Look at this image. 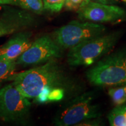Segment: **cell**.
<instances>
[{
  "mask_svg": "<svg viewBox=\"0 0 126 126\" xmlns=\"http://www.w3.org/2000/svg\"><path fill=\"white\" fill-rule=\"evenodd\" d=\"M56 59L25 71L14 72L7 81L12 82L28 99L35 98L45 88H60L65 90L71 86V81Z\"/></svg>",
  "mask_w": 126,
  "mask_h": 126,
  "instance_id": "cell-1",
  "label": "cell"
},
{
  "mask_svg": "<svg viewBox=\"0 0 126 126\" xmlns=\"http://www.w3.org/2000/svg\"><path fill=\"white\" fill-rule=\"evenodd\" d=\"M89 82L99 86L126 85V47L97 61L86 72Z\"/></svg>",
  "mask_w": 126,
  "mask_h": 126,
  "instance_id": "cell-2",
  "label": "cell"
},
{
  "mask_svg": "<svg viewBox=\"0 0 126 126\" xmlns=\"http://www.w3.org/2000/svg\"><path fill=\"white\" fill-rule=\"evenodd\" d=\"M121 35L120 32H115L83 41L70 48L67 54L68 64L73 67L92 65L112 49Z\"/></svg>",
  "mask_w": 126,
  "mask_h": 126,
  "instance_id": "cell-3",
  "label": "cell"
},
{
  "mask_svg": "<svg viewBox=\"0 0 126 126\" xmlns=\"http://www.w3.org/2000/svg\"><path fill=\"white\" fill-rule=\"evenodd\" d=\"M93 92H86L72 99L58 113L54 124L59 126L78 125L87 120L100 117L101 111L94 102Z\"/></svg>",
  "mask_w": 126,
  "mask_h": 126,
  "instance_id": "cell-4",
  "label": "cell"
},
{
  "mask_svg": "<svg viewBox=\"0 0 126 126\" xmlns=\"http://www.w3.org/2000/svg\"><path fill=\"white\" fill-rule=\"evenodd\" d=\"M105 31L103 25L72 20L55 31L54 41L61 48H71L83 41L101 35Z\"/></svg>",
  "mask_w": 126,
  "mask_h": 126,
  "instance_id": "cell-5",
  "label": "cell"
},
{
  "mask_svg": "<svg viewBox=\"0 0 126 126\" xmlns=\"http://www.w3.org/2000/svg\"><path fill=\"white\" fill-rule=\"evenodd\" d=\"M31 103L13 83L0 89V118L7 122H24Z\"/></svg>",
  "mask_w": 126,
  "mask_h": 126,
  "instance_id": "cell-6",
  "label": "cell"
},
{
  "mask_svg": "<svg viewBox=\"0 0 126 126\" xmlns=\"http://www.w3.org/2000/svg\"><path fill=\"white\" fill-rule=\"evenodd\" d=\"M82 20L92 22L117 23L126 18V11L115 5L103 4L87 0L77 11Z\"/></svg>",
  "mask_w": 126,
  "mask_h": 126,
  "instance_id": "cell-7",
  "label": "cell"
},
{
  "mask_svg": "<svg viewBox=\"0 0 126 126\" xmlns=\"http://www.w3.org/2000/svg\"><path fill=\"white\" fill-rule=\"evenodd\" d=\"M60 47L50 36L37 39L16 60V64L28 65L47 62L61 56Z\"/></svg>",
  "mask_w": 126,
  "mask_h": 126,
  "instance_id": "cell-8",
  "label": "cell"
},
{
  "mask_svg": "<svg viewBox=\"0 0 126 126\" xmlns=\"http://www.w3.org/2000/svg\"><path fill=\"white\" fill-rule=\"evenodd\" d=\"M31 37L32 34L29 32H21L15 34L0 48V60H16L31 46L33 43Z\"/></svg>",
  "mask_w": 126,
  "mask_h": 126,
  "instance_id": "cell-9",
  "label": "cell"
},
{
  "mask_svg": "<svg viewBox=\"0 0 126 126\" xmlns=\"http://www.w3.org/2000/svg\"><path fill=\"white\" fill-rule=\"evenodd\" d=\"M108 120L111 126H126V105L113 109L108 115Z\"/></svg>",
  "mask_w": 126,
  "mask_h": 126,
  "instance_id": "cell-10",
  "label": "cell"
},
{
  "mask_svg": "<svg viewBox=\"0 0 126 126\" xmlns=\"http://www.w3.org/2000/svg\"><path fill=\"white\" fill-rule=\"evenodd\" d=\"M16 60H0V86L14 73L16 65Z\"/></svg>",
  "mask_w": 126,
  "mask_h": 126,
  "instance_id": "cell-11",
  "label": "cell"
},
{
  "mask_svg": "<svg viewBox=\"0 0 126 126\" xmlns=\"http://www.w3.org/2000/svg\"><path fill=\"white\" fill-rule=\"evenodd\" d=\"M26 21H29V19H23L17 22L0 21V37L8 35L15 32L20 26H24Z\"/></svg>",
  "mask_w": 126,
  "mask_h": 126,
  "instance_id": "cell-12",
  "label": "cell"
},
{
  "mask_svg": "<svg viewBox=\"0 0 126 126\" xmlns=\"http://www.w3.org/2000/svg\"><path fill=\"white\" fill-rule=\"evenodd\" d=\"M108 94L116 106L123 105L126 102V85L109 88Z\"/></svg>",
  "mask_w": 126,
  "mask_h": 126,
  "instance_id": "cell-13",
  "label": "cell"
},
{
  "mask_svg": "<svg viewBox=\"0 0 126 126\" xmlns=\"http://www.w3.org/2000/svg\"><path fill=\"white\" fill-rule=\"evenodd\" d=\"M18 7L37 14L42 13L45 9L42 0H19Z\"/></svg>",
  "mask_w": 126,
  "mask_h": 126,
  "instance_id": "cell-14",
  "label": "cell"
},
{
  "mask_svg": "<svg viewBox=\"0 0 126 126\" xmlns=\"http://www.w3.org/2000/svg\"><path fill=\"white\" fill-rule=\"evenodd\" d=\"M44 9L51 12H59L64 7L65 0H42Z\"/></svg>",
  "mask_w": 126,
  "mask_h": 126,
  "instance_id": "cell-15",
  "label": "cell"
},
{
  "mask_svg": "<svg viewBox=\"0 0 126 126\" xmlns=\"http://www.w3.org/2000/svg\"><path fill=\"white\" fill-rule=\"evenodd\" d=\"M65 91L63 88H53L50 90L48 95V101H59L64 96Z\"/></svg>",
  "mask_w": 126,
  "mask_h": 126,
  "instance_id": "cell-16",
  "label": "cell"
},
{
  "mask_svg": "<svg viewBox=\"0 0 126 126\" xmlns=\"http://www.w3.org/2000/svg\"><path fill=\"white\" fill-rule=\"evenodd\" d=\"M87 0H65L64 7L66 10L77 11Z\"/></svg>",
  "mask_w": 126,
  "mask_h": 126,
  "instance_id": "cell-17",
  "label": "cell"
},
{
  "mask_svg": "<svg viewBox=\"0 0 126 126\" xmlns=\"http://www.w3.org/2000/svg\"><path fill=\"white\" fill-rule=\"evenodd\" d=\"M19 0H0V4L19 6Z\"/></svg>",
  "mask_w": 126,
  "mask_h": 126,
  "instance_id": "cell-18",
  "label": "cell"
},
{
  "mask_svg": "<svg viewBox=\"0 0 126 126\" xmlns=\"http://www.w3.org/2000/svg\"><path fill=\"white\" fill-rule=\"evenodd\" d=\"M92 1L103 4L114 5L119 2V0H92Z\"/></svg>",
  "mask_w": 126,
  "mask_h": 126,
  "instance_id": "cell-19",
  "label": "cell"
},
{
  "mask_svg": "<svg viewBox=\"0 0 126 126\" xmlns=\"http://www.w3.org/2000/svg\"><path fill=\"white\" fill-rule=\"evenodd\" d=\"M122 1H123V2H126V0H122Z\"/></svg>",
  "mask_w": 126,
  "mask_h": 126,
  "instance_id": "cell-20",
  "label": "cell"
}]
</instances>
